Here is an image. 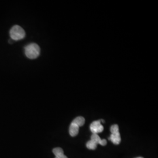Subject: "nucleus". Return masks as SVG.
I'll return each mask as SVG.
<instances>
[{
	"mask_svg": "<svg viewBox=\"0 0 158 158\" xmlns=\"http://www.w3.org/2000/svg\"><path fill=\"white\" fill-rule=\"evenodd\" d=\"M72 123L77 125L79 127H80L85 124V119L83 117H78L74 119Z\"/></svg>",
	"mask_w": 158,
	"mask_h": 158,
	"instance_id": "6e6552de",
	"label": "nucleus"
},
{
	"mask_svg": "<svg viewBox=\"0 0 158 158\" xmlns=\"http://www.w3.org/2000/svg\"><path fill=\"white\" fill-rule=\"evenodd\" d=\"M53 153L55 155V158H68L64 155L62 149L60 148H55L53 149Z\"/></svg>",
	"mask_w": 158,
	"mask_h": 158,
	"instance_id": "0eeeda50",
	"label": "nucleus"
},
{
	"mask_svg": "<svg viewBox=\"0 0 158 158\" xmlns=\"http://www.w3.org/2000/svg\"><path fill=\"white\" fill-rule=\"evenodd\" d=\"M91 141L94 142L96 145L100 144L102 146H106L107 145V141L106 139H102L100 136L96 134H93L91 136Z\"/></svg>",
	"mask_w": 158,
	"mask_h": 158,
	"instance_id": "39448f33",
	"label": "nucleus"
},
{
	"mask_svg": "<svg viewBox=\"0 0 158 158\" xmlns=\"http://www.w3.org/2000/svg\"><path fill=\"white\" fill-rule=\"evenodd\" d=\"M97 145L94 142L92 141H89L87 142L86 143V147L89 149L91 150H95L97 148Z\"/></svg>",
	"mask_w": 158,
	"mask_h": 158,
	"instance_id": "1a4fd4ad",
	"label": "nucleus"
},
{
	"mask_svg": "<svg viewBox=\"0 0 158 158\" xmlns=\"http://www.w3.org/2000/svg\"><path fill=\"white\" fill-rule=\"evenodd\" d=\"M79 127L73 123H72L69 128V134L72 136H76L79 133Z\"/></svg>",
	"mask_w": 158,
	"mask_h": 158,
	"instance_id": "423d86ee",
	"label": "nucleus"
},
{
	"mask_svg": "<svg viewBox=\"0 0 158 158\" xmlns=\"http://www.w3.org/2000/svg\"><path fill=\"white\" fill-rule=\"evenodd\" d=\"M40 48L36 44H30L25 48V53L27 57L31 59H34L40 56Z\"/></svg>",
	"mask_w": 158,
	"mask_h": 158,
	"instance_id": "f257e3e1",
	"label": "nucleus"
},
{
	"mask_svg": "<svg viewBox=\"0 0 158 158\" xmlns=\"http://www.w3.org/2000/svg\"><path fill=\"white\" fill-rule=\"evenodd\" d=\"M90 131L93 134H97L102 132L104 130V127L101 124V121L98 120L93 122L90 126Z\"/></svg>",
	"mask_w": 158,
	"mask_h": 158,
	"instance_id": "20e7f679",
	"label": "nucleus"
},
{
	"mask_svg": "<svg viewBox=\"0 0 158 158\" xmlns=\"http://www.w3.org/2000/svg\"><path fill=\"white\" fill-rule=\"evenodd\" d=\"M11 39L14 40H19L23 39L25 36V32L23 29L19 25L14 26L10 31Z\"/></svg>",
	"mask_w": 158,
	"mask_h": 158,
	"instance_id": "f03ea898",
	"label": "nucleus"
},
{
	"mask_svg": "<svg viewBox=\"0 0 158 158\" xmlns=\"http://www.w3.org/2000/svg\"><path fill=\"white\" fill-rule=\"evenodd\" d=\"M110 131L111 134L108 139L111 141L114 144L119 145L121 141V138L119 132L118 125L117 124L113 125L111 127Z\"/></svg>",
	"mask_w": 158,
	"mask_h": 158,
	"instance_id": "7ed1b4c3",
	"label": "nucleus"
},
{
	"mask_svg": "<svg viewBox=\"0 0 158 158\" xmlns=\"http://www.w3.org/2000/svg\"><path fill=\"white\" fill-rule=\"evenodd\" d=\"M142 158V157H138V158Z\"/></svg>",
	"mask_w": 158,
	"mask_h": 158,
	"instance_id": "9d476101",
	"label": "nucleus"
}]
</instances>
